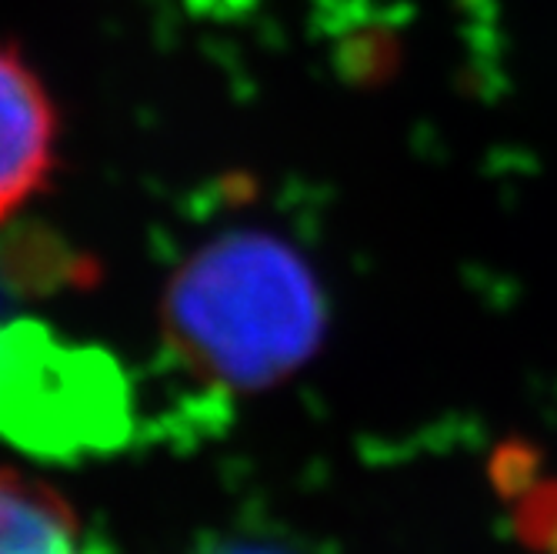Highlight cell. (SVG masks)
<instances>
[{"mask_svg": "<svg viewBox=\"0 0 557 554\" xmlns=\"http://www.w3.org/2000/svg\"><path fill=\"white\" fill-rule=\"evenodd\" d=\"M324 324L311 264L268 231L200 244L164 294V334L181 368L227 394L264 391L304 368Z\"/></svg>", "mask_w": 557, "mask_h": 554, "instance_id": "6da1fadb", "label": "cell"}, {"mask_svg": "<svg viewBox=\"0 0 557 554\" xmlns=\"http://www.w3.org/2000/svg\"><path fill=\"white\" fill-rule=\"evenodd\" d=\"M58 111L37 71L0 44V221L21 211L58 161Z\"/></svg>", "mask_w": 557, "mask_h": 554, "instance_id": "3957f363", "label": "cell"}, {"mask_svg": "<svg viewBox=\"0 0 557 554\" xmlns=\"http://www.w3.org/2000/svg\"><path fill=\"white\" fill-rule=\"evenodd\" d=\"M111 374L81 365V355L47 341H27L24 328L0 331V428L24 441L81 444L117 424L121 401Z\"/></svg>", "mask_w": 557, "mask_h": 554, "instance_id": "7a4b0ae2", "label": "cell"}, {"mask_svg": "<svg viewBox=\"0 0 557 554\" xmlns=\"http://www.w3.org/2000/svg\"><path fill=\"white\" fill-rule=\"evenodd\" d=\"M205 554H287L284 547L271 544V541H255V538H227L211 544Z\"/></svg>", "mask_w": 557, "mask_h": 554, "instance_id": "5b68a950", "label": "cell"}, {"mask_svg": "<svg viewBox=\"0 0 557 554\" xmlns=\"http://www.w3.org/2000/svg\"><path fill=\"white\" fill-rule=\"evenodd\" d=\"M8 294V278H4V264H0V300Z\"/></svg>", "mask_w": 557, "mask_h": 554, "instance_id": "8992f818", "label": "cell"}, {"mask_svg": "<svg viewBox=\"0 0 557 554\" xmlns=\"http://www.w3.org/2000/svg\"><path fill=\"white\" fill-rule=\"evenodd\" d=\"M0 554H100L50 488L0 471Z\"/></svg>", "mask_w": 557, "mask_h": 554, "instance_id": "277c9868", "label": "cell"}]
</instances>
